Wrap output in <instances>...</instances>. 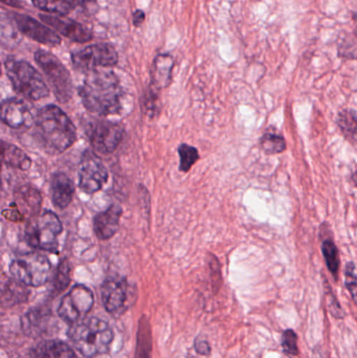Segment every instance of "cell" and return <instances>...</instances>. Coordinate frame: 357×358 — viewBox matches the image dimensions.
<instances>
[{"mask_svg": "<svg viewBox=\"0 0 357 358\" xmlns=\"http://www.w3.org/2000/svg\"><path fill=\"white\" fill-rule=\"evenodd\" d=\"M122 94L119 78L108 71H90L79 87L84 107L101 117L117 115L121 111Z\"/></svg>", "mask_w": 357, "mask_h": 358, "instance_id": "obj_1", "label": "cell"}, {"mask_svg": "<svg viewBox=\"0 0 357 358\" xmlns=\"http://www.w3.org/2000/svg\"><path fill=\"white\" fill-rule=\"evenodd\" d=\"M35 136L48 152L63 153L75 144L77 130L60 107L48 105L37 113Z\"/></svg>", "mask_w": 357, "mask_h": 358, "instance_id": "obj_2", "label": "cell"}, {"mask_svg": "<svg viewBox=\"0 0 357 358\" xmlns=\"http://www.w3.org/2000/svg\"><path fill=\"white\" fill-rule=\"evenodd\" d=\"M68 338L83 357L92 358L108 352L115 336L106 322L98 317H85L71 326Z\"/></svg>", "mask_w": 357, "mask_h": 358, "instance_id": "obj_3", "label": "cell"}, {"mask_svg": "<svg viewBox=\"0 0 357 358\" xmlns=\"http://www.w3.org/2000/svg\"><path fill=\"white\" fill-rule=\"evenodd\" d=\"M4 66L17 94L31 101H39L50 94V90L41 75L27 61L8 57Z\"/></svg>", "mask_w": 357, "mask_h": 358, "instance_id": "obj_4", "label": "cell"}, {"mask_svg": "<svg viewBox=\"0 0 357 358\" xmlns=\"http://www.w3.org/2000/svg\"><path fill=\"white\" fill-rule=\"evenodd\" d=\"M62 231L63 225L59 217L52 210H45L27 222L25 241L31 248L57 254L58 237Z\"/></svg>", "mask_w": 357, "mask_h": 358, "instance_id": "obj_5", "label": "cell"}, {"mask_svg": "<svg viewBox=\"0 0 357 358\" xmlns=\"http://www.w3.org/2000/svg\"><path fill=\"white\" fill-rule=\"evenodd\" d=\"M52 264L48 257L40 252H27L12 261L10 275L15 280L31 287H40L50 279Z\"/></svg>", "mask_w": 357, "mask_h": 358, "instance_id": "obj_6", "label": "cell"}, {"mask_svg": "<svg viewBox=\"0 0 357 358\" xmlns=\"http://www.w3.org/2000/svg\"><path fill=\"white\" fill-rule=\"evenodd\" d=\"M35 61L48 78L57 100L62 104L71 101L73 81L71 73L63 63L52 52L43 50L35 52Z\"/></svg>", "mask_w": 357, "mask_h": 358, "instance_id": "obj_7", "label": "cell"}, {"mask_svg": "<svg viewBox=\"0 0 357 358\" xmlns=\"http://www.w3.org/2000/svg\"><path fill=\"white\" fill-rule=\"evenodd\" d=\"M86 134L92 148L101 155L115 152L124 138V128L119 124L102 119L89 120L86 124Z\"/></svg>", "mask_w": 357, "mask_h": 358, "instance_id": "obj_8", "label": "cell"}, {"mask_svg": "<svg viewBox=\"0 0 357 358\" xmlns=\"http://www.w3.org/2000/svg\"><path fill=\"white\" fill-rule=\"evenodd\" d=\"M94 304V292L87 286L77 284L61 300L59 317L69 325L85 319Z\"/></svg>", "mask_w": 357, "mask_h": 358, "instance_id": "obj_9", "label": "cell"}, {"mask_svg": "<svg viewBox=\"0 0 357 358\" xmlns=\"http://www.w3.org/2000/svg\"><path fill=\"white\" fill-rule=\"evenodd\" d=\"M71 62L75 69L88 73L96 71L99 67L115 66L119 62V55L110 44H92L73 52Z\"/></svg>", "mask_w": 357, "mask_h": 358, "instance_id": "obj_10", "label": "cell"}, {"mask_svg": "<svg viewBox=\"0 0 357 358\" xmlns=\"http://www.w3.org/2000/svg\"><path fill=\"white\" fill-rule=\"evenodd\" d=\"M42 196L35 187L23 185L15 191V200L8 210H3V216L14 222L31 220L38 216L41 210Z\"/></svg>", "mask_w": 357, "mask_h": 358, "instance_id": "obj_11", "label": "cell"}, {"mask_svg": "<svg viewBox=\"0 0 357 358\" xmlns=\"http://www.w3.org/2000/svg\"><path fill=\"white\" fill-rule=\"evenodd\" d=\"M108 176V170L100 157L92 150H86L80 162V189L87 194L96 193L103 189Z\"/></svg>", "mask_w": 357, "mask_h": 358, "instance_id": "obj_12", "label": "cell"}, {"mask_svg": "<svg viewBox=\"0 0 357 358\" xmlns=\"http://www.w3.org/2000/svg\"><path fill=\"white\" fill-rule=\"evenodd\" d=\"M101 294L105 309L113 317H119L127 310L128 285L123 278H107L103 282Z\"/></svg>", "mask_w": 357, "mask_h": 358, "instance_id": "obj_13", "label": "cell"}, {"mask_svg": "<svg viewBox=\"0 0 357 358\" xmlns=\"http://www.w3.org/2000/svg\"><path fill=\"white\" fill-rule=\"evenodd\" d=\"M8 14L10 15V18L15 23L17 29L29 39L44 45L56 46L61 43V38L52 29L31 18L29 15L14 12Z\"/></svg>", "mask_w": 357, "mask_h": 358, "instance_id": "obj_14", "label": "cell"}, {"mask_svg": "<svg viewBox=\"0 0 357 358\" xmlns=\"http://www.w3.org/2000/svg\"><path fill=\"white\" fill-rule=\"evenodd\" d=\"M0 117L8 127L14 130L29 129L35 123L29 107L16 98L8 99L2 102Z\"/></svg>", "mask_w": 357, "mask_h": 358, "instance_id": "obj_15", "label": "cell"}, {"mask_svg": "<svg viewBox=\"0 0 357 358\" xmlns=\"http://www.w3.org/2000/svg\"><path fill=\"white\" fill-rule=\"evenodd\" d=\"M40 19L71 41L85 43L92 39V31L88 27L66 17L40 15Z\"/></svg>", "mask_w": 357, "mask_h": 358, "instance_id": "obj_16", "label": "cell"}, {"mask_svg": "<svg viewBox=\"0 0 357 358\" xmlns=\"http://www.w3.org/2000/svg\"><path fill=\"white\" fill-rule=\"evenodd\" d=\"M123 208L119 204H111L94 218V229L100 240H109L117 233Z\"/></svg>", "mask_w": 357, "mask_h": 358, "instance_id": "obj_17", "label": "cell"}, {"mask_svg": "<svg viewBox=\"0 0 357 358\" xmlns=\"http://www.w3.org/2000/svg\"><path fill=\"white\" fill-rule=\"evenodd\" d=\"M75 189V183L66 174L62 172L54 174L50 181L52 204L61 210L66 208L73 200Z\"/></svg>", "mask_w": 357, "mask_h": 358, "instance_id": "obj_18", "label": "cell"}, {"mask_svg": "<svg viewBox=\"0 0 357 358\" xmlns=\"http://www.w3.org/2000/svg\"><path fill=\"white\" fill-rule=\"evenodd\" d=\"M173 66L174 60L170 55H159L155 58L151 69L150 87L156 92L167 87L171 81Z\"/></svg>", "mask_w": 357, "mask_h": 358, "instance_id": "obj_19", "label": "cell"}, {"mask_svg": "<svg viewBox=\"0 0 357 358\" xmlns=\"http://www.w3.org/2000/svg\"><path fill=\"white\" fill-rule=\"evenodd\" d=\"M31 358H75L73 349L61 341H45L29 351Z\"/></svg>", "mask_w": 357, "mask_h": 358, "instance_id": "obj_20", "label": "cell"}, {"mask_svg": "<svg viewBox=\"0 0 357 358\" xmlns=\"http://www.w3.org/2000/svg\"><path fill=\"white\" fill-rule=\"evenodd\" d=\"M2 159L8 167L14 169L27 171L31 167V161L27 153L23 152L20 148L12 144L3 143L2 146Z\"/></svg>", "mask_w": 357, "mask_h": 358, "instance_id": "obj_21", "label": "cell"}, {"mask_svg": "<svg viewBox=\"0 0 357 358\" xmlns=\"http://www.w3.org/2000/svg\"><path fill=\"white\" fill-rule=\"evenodd\" d=\"M152 338L148 320L142 317L138 324V343H136V358H151Z\"/></svg>", "mask_w": 357, "mask_h": 358, "instance_id": "obj_22", "label": "cell"}, {"mask_svg": "<svg viewBox=\"0 0 357 358\" xmlns=\"http://www.w3.org/2000/svg\"><path fill=\"white\" fill-rule=\"evenodd\" d=\"M262 150L266 155H280L286 150V142L282 134H278L275 128L266 130L265 134L260 138Z\"/></svg>", "mask_w": 357, "mask_h": 358, "instance_id": "obj_23", "label": "cell"}, {"mask_svg": "<svg viewBox=\"0 0 357 358\" xmlns=\"http://www.w3.org/2000/svg\"><path fill=\"white\" fill-rule=\"evenodd\" d=\"M322 252L327 268L330 271L335 281H337L341 259H340L339 250H337V245H335L333 239L326 238V239L323 240Z\"/></svg>", "mask_w": 357, "mask_h": 358, "instance_id": "obj_24", "label": "cell"}, {"mask_svg": "<svg viewBox=\"0 0 357 358\" xmlns=\"http://www.w3.org/2000/svg\"><path fill=\"white\" fill-rule=\"evenodd\" d=\"M337 124L347 138H356L357 113L354 109H344L337 115Z\"/></svg>", "mask_w": 357, "mask_h": 358, "instance_id": "obj_25", "label": "cell"}, {"mask_svg": "<svg viewBox=\"0 0 357 358\" xmlns=\"http://www.w3.org/2000/svg\"><path fill=\"white\" fill-rule=\"evenodd\" d=\"M24 286V284L20 283L17 280L8 281L6 285L4 286L3 292H2L4 302L8 303V306L24 302L27 300V294H29V292L25 289Z\"/></svg>", "mask_w": 357, "mask_h": 358, "instance_id": "obj_26", "label": "cell"}, {"mask_svg": "<svg viewBox=\"0 0 357 358\" xmlns=\"http://www.w3.org/2000/svg\"><path fill=\"white\" fill-rule=\"evenodd\" d=\"M34 6L39 10L56 15H67L75 8L68 0H31Z\"/></svg>", "mask_w": 357, "mask_h": 358, "instance_id": "obj_27", "label": "cell"}, {"mask_svg": "<svg viewBox=\"0 0 357 358\" xmlns=\"http://www.w3.org/2000/svg\"><path fill=\"white\" fill-rule=\"evenodd\" d=\"M71 267L69 264L68 260L64 259L61 261L57 268L56 275L52 281V292L54 294H60L66 289L67 286L69 285L71 282Z\"/></svg>", "mask_w": 357, "mask_h": 358, "instance_id": "obj_28", "label": "cell"}, {"mask_svg": "<svg viewBox=\"0 0 357 358\" xmlns=\"http://www.w3.org/2000/svg\"><path fill=\"white\" fill-rule=\"evenodd\" d=\"M180 155V172L190 171L191 168L195 165L199 159V153L195 147L188 144H180L177 149Z\"/></svg>", "mask_w": 357, "mask_h": 358, "instance_id": "obj_29", "label": "cell"}, {"mask_svg": "<svg viewBox=\"0 0 357 358\" xmlns=\"http://www.w3.org/2000/svg\"><path fill=\"white\" fill-rule=\"evenodd\" d=\"M337 54L340 57L350 60L357 59V36L356 34H346L343 37L340 38L339 46H337Z\"/></svg>", "mask_w": 357, "mask_h": 358, "instance_id": "obj_30", "label": "cell"}, {"mask_svg": "<svg viewBox=\"0 0 357 358\" xmlns=\"http://www.w3.org/2000/svg\"><path fill=\"white\" fill-rule=\"evenodd\" d=\"M281 346L283 352L289 357H298L299 347H298V334L293 329L285 330L281 336Z\"/></svg>", "mask_w": 357, "mask_h": 358, "instance_id": "obj_31", "label": "cell"}, {"mask_svg": "<svg viewBox=\"0 0 357 358\" xmlns=\"http://www.w3.org/2000/svg\"><path fill=\"white\" fill-rule=\"evenodd\" d=\"M324 290L325 296H326L327 305H328L329 311L335 319H344L345 317V311L342 308L337 299L335 298L333 289L329 286L328 282L324 278Z\"/></svg>", "mask_w": 357, "mask_h": 358, "instance_id": "obj_32", "label": "cell"}, {"mask_svg": "<svg viewBox=\"0 0 357 358\" xmlns=\"http://www.w3.org/2000/svg\"><path fill=\"white\" fill-rule=\"evenodd\" d=\"M354 262H349L345 268V285L348 292L351 294L354 302L357 305V275L354 273Z\"/></svg>", "mask_w": 357, "mask_h": 358, "instance_id": "obj_33", "label": "cell"}, {"mask_svg": "<svg viewBox=\"0 0 357 358\" xmlns=\"http://www.w3.org/2000/svg\"><path fill=\"white\" fill-rule=\"evenodd\" d=\"M157 101H159V96H157L156 90H153V88L149 86V90H147L146 94H144L143 107H144L145 113L150 117H152L153 115L156 113Z\"/></svg>", "mask_w": 357, "mask_h": 358, "instance_id": "obj_34", "label": "cell"}, {"mask_svg": "<svg viewBox=\"0 0 357 358\" xmlns=\"http://www.w3.org/2000/svg\"><path fill=\"white\" fill-rule=\"evenodd\" d=\"M195 349L201 355H209L210 352H211V347H210L209 342L203 340V338H197L195 341Z\"/></svg>", "mask_w": 357, "mask_h": 358, "instance_id": "obj_35", "label": "cell"}, {"mask_svg": "<svg viewBox=\"0 0 357 358\" xmlns=\"http://www.w3.org/2000/svg\"><path fill=\"white\" fill-rule=\"evenodd\" d=\"M145 21V13L140 10H136L133 13V25L134 27H140Z\"/></svg>", "mask_w": 357, "mask_h": 358, "instance_id": "obj_36", "label": "cell"}, {"mask_svg": "<svg viewBox=\"0 0 357 358\" xmlns=\"http://www.w3.org/2000/svg\"><path fill=\"white\" fill-rule=\"evenodd\" d=\"M73 6H87V4L92 3V2L96 1V0H68Z\"/></svg>", "mask_w": 357, "mask_h": 358, "instance_id": "obj_37", "label": "cell"}, {"mask_svg": "<svg viewBox=\"0 0 357 358\" xmlns=\"http://www.w3.org/2000/svg\"><path fill=\"white\" fill-rule=\"evenodd\" d=\"M1 1L6 6H13V8H22L18 0H1Z\"/></svg>", "mask_w": 357, "mask_h": 358, "instance_id": "obj_38", "label": "cell"}, {"mask_svg": "<svg viewBox=\"0 0 357 358\" xmlns=\"http://www.w3.org/2000/svg\"><path fill=\"white\" fill-rule=\"evenodd\" d=\"M312 355H314V358H325L324 353H323L320 346L314 347Z\"/></svg>", "mask_w": 357, "mask_h": 358, "instance_id": "obj_39", "label": "cell"}, {"mask_svg": "<svg viewBox=\"0 0 357 358\" xmlns=\"http://www.w3.org/2000/svg\"><path fill=\"white\" fill-rule=\"evenodd\" d=\"M351 180L354 181V185H356V187H357V171L352 174Z\"/></svg>", "mask_w": 357, "mask_h": 358, "instance_id": "obj_40", "label": "cell"}]
</instances>
